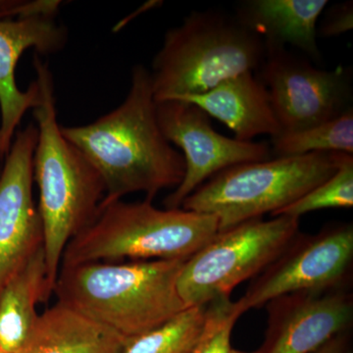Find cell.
<instances>
[{
  "label": "cell",
  "instance_id": "cell-1",
  "mask_svg": "<svg viewBox=\"0 0 353 353\" xmlns=\"http://www.w3.org/2000/svg\"><path fill=\"white\" fill-rule=\"evenodd\" d=\"M61 131L103 181L99 208L134 192L153 201L161 190L176 189L185 175L182 153L158 125L150 70L143 65L132 67L131 87L119 106L94 122Z\"/></svg>",
  "mask_w": 353,
  "mask_h": 353
},
{
  "label": "cell",
  "instance_id": "cell-2",
  "mask_svg": "<svg viewBox=\"0 0 353 353\" xmlns=\"http://www.w3.org/2000/svg\"><path fill=\"white\" fill-rule=\"evenodd\" d=\"M32 64L39 90V104L32 110L39 131L32 170L39 188L48 301L65 248L94 219L105 187L97 169L62 134L50 65L39 54Z\"/></svg>",
  "mask_w": 353,
  "mask_h": 353
},
{
  "label": "cell",
  "instance_id": "cell-3",
  "mask_svg": "<svg viewBox=\"0 0 353 353\" xmlns=\"http://www.w3.org/2000/svg\"><path fill=\"white\" fill-rule=\"evenodd\" d=\"M187 260L60 267L53 294L60 305L131 340L189 307L176 288Z\"/></svg>",
  "mask_w": 353,
  "mask_h": 353
},
{
  "label": "cell",
  "instance_id": "cell-4",
  "mask_svg": "<svg viewBox=\"0 0 353 353\" xmlns=\"http://www.w3.org/2000/svg\"><path fill=\"white\" fill-rule=\"evenodd\" d=\"M219 233L217 218L155 208L152 201H118L99 208L94 220L69 241L60 267L143 260L189 259Z\"/></svg>",
  "mask_w": 353,
  "mask_h": 353
},
{
  "label": "cell",
  "instance_id": "cell-5",
  "mask_svg": "<svg viewBox=\"0 0 353 353\" xmlns=\"http://www.w3.org/2000/svg\"><path fill=\"white\" fill-rule=\"evenodd\" d=\"M265 55L263 41L234 16L192 11L167 31L153 58L150 73L155 101L204 94L227 79L256 72Z\"/></svg>",
  "mask_w": 353,
  "mask_h": 353
},
{
  "label": "cell",
  "instance_id": "cell-6",
  "mask_svg": "<svg viewBox=\"0 0 353 353\" xmlns=\"http://www.w3.org/2000/svg\"><path fill=\"white\" fill-rule=\"evenodd\" d=\"M341 152L276 157L225 169L183 201V209L217 218L219 232L277 214L336 170Z\"/></svg>",
  "mask_w": 353,
  "mask_h": 353
},
{
  "label": "cell",
  "instance_id": "cell-7",
  "mask_svg": "<svg viewBox=\"0 0 353 353\" xmlns=\"http://www.w3.org/2000/svg\"><path fill=\"white\" fill-rule=\"evenodd\" d=\"M299 229V218L279 215L219 232L183 264L176 283L181 299L190 307L230 297L236 285L277 259Z\"/></svg>",
  "mask_w": 353,
  "mask_h": 353
},
{
  "label": "cell",
  "instance_id": "cell-8",
  "mask_svg": "<svg viewBox=\"0 0 353 353\" xmlns=\"http://www.w3.org/2000/svg\"><path fill=\"white\" fill-rule=\"evenodd\" d=\"M352 264V223L332 225L315 234L299 233L236 303L243 314L292 292L350 288Z\"/></svg>",
  "mask_w": 353,
  "mask_h": 353
},
{
  "label": "cell",
  "instance_id": "cell-9",
  "mask_svg": "<svg viewBox=\"0 0 353 353\" xmlns=\"http://www.w3.org/2000/svg\"><path fill=\"white\" fill-rule=\"evenodd\" d=\"M265 48L256 75L268 92L281 132L315 126L352 108V76L347 69L326 71L285 48Z\"/></svg>",
  "mask_w": 353,
  "mask_h": 353
},
{
  "label": "cell",
  "instance_id": "cell-10",
  "mask_svg": "<svg viewBox=\"0 0 353 353\" xmlns=\"http://www.w3.org/2000/svg\"><path fill=\"white\" fill-rule=\"evenodd\" d=\"M157 116L165 139L182 150L185 160L182 182L165 197L166 209L182 208L197 188L225 169L272 157L267 143L239 141L216 132L208 113L192 102L158 101Z\"/></svg>",
  "mask_w": 353,
  "mask_h": 353
},
{
  "label": "cell",
  "instance_id": "cell-11",
  "mask_svg": "<svg viewBox=\"0 0 353 353\" xmlns=\"http://www.w3.org/2000/svg\"><path fill=\"white\" fill-rule=\"evenodd\" d=\"M38 136L34 123L17 131L0 174V292L43 246V224L32 196Z\"/></svg>",
  "mask_w": 353,
  "mask_h": 353
},
{
  "label": "cell",
  "instance_id": "cell-12",
  "mask_svg": "<svg viewBox=\"0 0 353 353\" xmlns=\"http://www.w3.org/2000/svg\"><path fill=\"white\" fill-rule=\"evenodd\" d=\"M266 306L268 329L260 353H312L352 326L348 288L292 292Z\"/></svg>",
  "mask_w": 353,
  "mask_h": 353
},
{
  "label": "cell",
  "instance_id": "cell-13",
  "mask_svg": "<svg viewBox=\"0 0 353 353\" xmlns=\"http://www.w3.org/2000/svg\"><path fill=\"white\" fill-rule=\"evenodd\" d=\"M68 39L66 28L54 16L37 15L0 20V154L6 157L25 114L39 104L36 80L26 92L18 88L16 67L26 50L55 54Z\"/></svg>",
  "mask_w": 353,
  "mask_h": 353
},
{
  "label": "cell",
  "instance_id": "cell-14",
  "mask_svg": "<svg viewBox=\"0 0 353 353\" xmlns=\"http://www.w3.org/2000/svg\"><path fill=\"white\" fill-rule=\"evenodd\" d=\"M175 99L196 104L226 125L239 141H252L261 134L272 139L281 132L268 92L255 72L227 79L204 94Z\"/></svg>",
  "mask_w": 353,
  "mask_h": 353
},
{
  "label": "cell",
  "instance_id": "cell-15",
  "mask_svg": "<svg viewBox=\"0 0 353 353\" xmlns=\"http://www.w3.org/2000/svg\"><path fill=\"white\" fill-rule=\"evenodd\" d=\"M328 3L327 0H248L239 4L234 17L259 37L265 48H285L290 44L317 61L318 20Z\"/></svg>",
  "mask_w": 353,
  "mask_h": 353
},
{
  "label": "cell",
  "instance_id": "cell-16",
  "mask_svg": "<svg viewBox=\"0 0 353 353\" xmlns=\"http://www.w3.org/2000/svg\"><path fill=\"white\" fill-rule=\"evenodd\" d=\"M46 264L43 246L26 262L0 292V347L21 353L38 321L37 306L46 303Z\"/></svg>",
  "mask_w": 353,
  "mask_h": 353
},
{
  "label": "cell",
  "instance_id": "cell-17",
  "mask_svg": "<svg viewBox=\"0 0 353 353\" xmlns=\"http://www.w3.org/2000/svg\"><path fill=\"white\" fill-rule=\"evenodd\" d=\"M127 341L57 303L39 314L21 353H121Z\"/></svg>",
  "mask_w": 353,
  "mask_h": 353
},
{
  "label": "cell",
  "instance_id": "cell-18",
  "mask_svg": "<svg viewBox=\"0 0 353 353\" xmlns=\"http://www.w3.org/2000/svg\"><path fill=\"white\" fill-rule=\"evenodd\" d=\"M272 155L299 157L314 152L353 154V109L334 119L301 131L281 132L271 139Z\"/></svg>",
  "mask_w": 353,
  "mask_h": 353
},
{
  "label": "cell",
  "instance_id": "cell-19",
  "mask_svg": "<svg viewBox=\"0 0 353 353\" xmlns=\"http://www.w3.org/2000/svg\"><path fill=\"white\" fill-rule=\"evenodd\" d=\"M208 304L190 306L161 326L128 340L121 353H189L205 324Z\"/></svg>",
  "mask_w": 353,
  "mask_h": 353
},
{
  "label": "cell",
  "instance_id": "cell-20",
  "mask_svg": "<svg viewBox=\"0 0 353 353\" xmlns=\"http://www.w3.org/2000/svg\"><path fill=\"white\" fill-rule=\"evenodd\" d=\"M353 206V157L340 153L338 167L331 176L304 194L279 215L301 218L306 213L328 208H352Z\"/></svg>",
  "mask_w": 353,
  "mask_h": 353
},
{
  "label": "cell",
  "instance_id": "cell-21",
  "mask_svg": "<svg viewBox=\"0 0 353 353\" xmlns=\"http://www.w3.org/2000/svg\"><path fill=\"white\" fill-rule=\"evenodd\" d=\"M241 315L238 304L230 297L209 303L203 330L189 353H260L241 352L232 345V332Z\"/></svg>",
  "mask_w": 353,
  "mask_h": 353
},
{
  "label": "cell",
  "instance_id": "cell-22",
  "mask_svg": "<svg viewBox=\"0 0 353 353\" xmlns=\"http://www.w3.org/2000/svg\"><path fill=\"white\" fill-rule=\"evenodd\" d=\"M61 1L57 0H37V1H17L0 0V20L19 19L37 15L57 17Z\"/></svg>",
  "mask_w": 353,
  "mask_h": 353
},
{
  "label": "cell",
  "instance_id": "cell-23",
  "mask_svg": "<svg viewBox=\"0 0 353 353\" xmlns=\"http://www.w3.org/2000/svg\"><path fill=\"white\" fill-rule=\"evenodd\" d=\"M352 28L353 4L352 1H347L330 9L326 18L317 29V34L324 38H331L350 32Z\"/></svg>",
  "mask_w": 353,
  "mask_h": 353
},
{
  "label": "cell",
  "instance_id": "cell-24",
  "mask_svg": "<svg viewBox=\"0 0 353 353\" xmlns=\"http://www.w3.org/2000/svg\"><path fill=\"white\" fill-rule=\"evenodd\" d=\"M350 352V333L334 336L323 347L312 353H348Z\"/></svg>",
  "mask_w": 353,
  "mask_h": 353
},
{
  "label": "cell",
  "instance_id": "cell-25",
  "mask_svg": "<svg viewBox=\"0 0 353 353\" xmlns=\"http://www.w3.org/2000/svg\"><path fill=\"white\" fill-rule=\"evenodd\" d=\"M2 155L0 154V174H1V171H2V166H3V165H1V160H2Z\"/></svg>",
  "mask_w": 353,
  "mask_h": 353
},
{
  "label": "cell",
  "instance_id": "cell-26",
  "mask_svg": "<svg viewBox=\"0 0 353 353\" xmlns=\"http://www.w3.org/2000/svg\"><path fill=\"white\" fill-rule=\"evenodd\" d=\"M0 353H6L3 352V350H1V347H0Z\"/></svg>",
  "mask_w": 353,
  "mask_h": 353
}]
</instances>
